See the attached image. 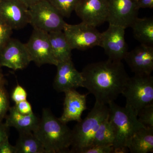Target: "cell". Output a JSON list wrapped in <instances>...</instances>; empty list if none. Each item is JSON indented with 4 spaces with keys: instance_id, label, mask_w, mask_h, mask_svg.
Listing matches in <instances>:
<instances>
[{
    "instance_id": "obj_1",
    "label": "cell",
    "mask_w": 153,
    "mask_h": 153,
    "mask_svg": "<svg viewBox=\"0 0 153 153\" xmlns=\"http://www.w3.org/2000/svg\"><path fill=\"white\" fill-rule=\"evenodd\" d=\"M81 72L83 87L94 96L96 101L105 105L122 93L130 77L121 61L109 59L89 63Z\"/></svg>"
},
{
    "instance_id": "obj_2",
    "label": "cell",
    "mask_w": 153,
    "mask_h": 153,
    "mask_svg": "<svg viewBox=\"0 0 153 153\" xmlns=\"http://www.w3.org/2000/svg\"><path fill=\"white\" fill-rule=\"evenodd\" d=\"M66 124L55 117L49 109H43L42 116L33 133L47 153H69L72 131Z\"/></svg>"
},
{
    "instance_id": "obj_3",
    "label": "cell",
    "mask_w": 153,
    "mask_h": 153,
    "mask_svg": "<svg viewBox=\"0 0 153 153\" xmlns=\"http://www.w3.org/2000/svg\"><path fill=\"white\" fill-rule=\"evenodd\" d=\"M109 120L115 130L116 137L113 145L114 153L129 152V143L132 137L139 130L144 127L138 120L137 116L128 107H121L114 101L108 103Z\"/></svg>"
},
{
    "instance_id": "obj_4",
    "label": "cell",
    "mask_w": 153,
    "mask_h": 153,
    "mask_svg": "<svg viewBox=\"0 0 153 153\" xmlns=\"http://www.w3.org/2000/svg\"><path fill=\"white\" fill-rule=\"evenodd\" d=\"M107 105L96 101L92 109L84 119L78 122L72 131V142L69 153H80L90 146L102 123L109 116Z\"/></svg>"
},
{
    "instance_id": "obj_5",
    "label": "cell",
    "mask_w": 153,
    "mask_h": 153,
    "mask_svg": "<svg viewBox=\"0 0 153 153\" xmlns=\"http://www.w3.org/2000/svg\"><path fill=\"white\" fill-rule=\"evenodd\" d=\"M122 94L126 98V106L137 116L140 110L153 103V76L135 74L129 77Z\"/></svg>"
},
{
    "instance_id": "obj_6",
    "label": "cell",
    "mask_w": 153,
    "mask_h": 153,
    "mask_svg": "<svg viewBox=\"0 0 153 153\" xmlns=\"http://www.w3.org/2000/svg\"><path fill=\"white\" fill-rule=\"evenodd\" d=\"M28 9L29 24L33 29L47 33L63 31L66 23L48 0H40Z\"/></svg>"
},
{
    "instance_id": "obj_7",
    "label": "cell",
    "mask_w": 153,
    "mask_h": 153,
    "mask_svg": "<svg viewBox=\"0 0 153 153\" xmlns=\"http://www.w3.org/2000/svg\"><path fill=\"white\" fill-rule=\"evenodd\" d=\"M63 31L72 49L83 51L100 46L102 33L93 26L82 22L77 25L66 23Z\"/></svg>"
},
{
    "instance_id": "obj_8",
    "label": "cell",
    "mask_w": 153,
    "mask_h": 153,
    "mask_svg": "<svg viewBox=\"0 0 153 153\" xmlns=\"http://www.w3.org/2000/svg\"><path fill=\"white\" fill-rule=\"evenodd\" d=\"M25 44L31 61L38 66L44 64L57 66V62L53 55L48 33L33 29L30 39Z\"/></svg>"
},
{
    "instance_id": "obj_9",
    "label": "cell",
    "mask_w": 153,
    "mask_h": 153,
    "mask_svg": "<svg viewBox=\"0 0 153 153\" xmlns=\"http://www.w3.org/2000/svg\"><path fill=\"white\" fill-rule=\"evenodd\" d=\"M125 29L121 26L109 25L107 30L102 33L100 47L104 49L109 60L121 61L128 52L125 38Z\"/></svg>"
},
{
    "instance_id": "obj_10",
    "label": "cell",
    "mask_w": 153,
    "mask_h": 153,
    "mask_svg": "<svg viewBox=\"0 0 153 153\" xmlns=\"http://www.w3.org/2000/svg\"><path fill=\"white\" fill-rule=\"evenodd\" d=\"M31 62L26 44L11 38L0 50V67H7L13 70H22Z\"/></svg>"
},
{
    "instance_id": "obj_11",
    "label": "cell",
    "mask_w": 153,
    "mask_h": 153,
    "mask_svg": "<svg viewBox=\"0 0 153 153\" xmlns=\"http://www.w3.org/2000/svg\"><path fill=\"white\" fill-rule=\"evenodd\" d=\"M82 22L97 27L107 22V0H79L74 10Z\"/></svg>"
},
{
    "instance_id": "obj_12",
    "label": "cell",
    "mask_w": 153,
    "mask_h": 153,
    "mask_svg": "<svg viewBox=\"0 0 153 153\" xmlns=\"http://www.w3.org/2000/svg\"><path fill=\"white\" fill-rule=\"evenodd\" d=\"M109 25H117L125 29L131 27L137 18L138 10L134 0H107Z\"/></svg>"
},
{
    "instance_id": "obj_13",
    "label": "cell",
    "mask_w": 153,
    "mask_h": 153,
    "mask_svg": "<svg viewBox=\"0 0 153 153\" xmlns=\"http://www.w3.org/2000/svg\"><path fill=\"white\" fill-rule=\"evenodd\" d=\"M53 86L58 92L83 87V76L76 70L71 59L58 63Z\"/></svg>"
},
{
    "instance_id": "obj_14",
    "label": "cell",
    "mask_w": 153,
    "mask_h": 153,
    "mask_svg": "<svg viewBox=\"0 0 153 153\" xmlns=\"http://www.w3.org/2000/svg\"><path fill=\"white\" fill-rule=\"evenodd\" d=\"M0 18L13 30L29 24V9L19 0H0Z\"/></svg>"
},
{
    "instance_id": "obj_15",
    "label": "cell",
    "mask_w": 153,
    "mask_h": 153,
    "mask_svg": "<svg viewBox=\"0 0 153 153\" xmlns=\"http://www.w3.org/2000/svg\"><path fill=\"white\" fill-rule=\"evenodd\" d=\"M124 60L135 74L151 75L153 70V46L141 44L128 52Z\"/></svg>"
},
{
    "instance_id": "obj_16",
    "label": "cell",
    "mask_w": 153,
    "mask_h": 153,
    "mask_svg": "<svg viewBox=\"0 0 153 153\" xmlns=\"http://www.w3.org/2000/svg\"><path fill=\"white\" fill-rule=\"evenodd\" d=\"M64 93L63 112L59 119L66 123L72 121H80L82 112L87 109V94H81L75 89L66 91Z\"/></svg>"
},
{
    "instance_id": "obj_17",
    "label": "cell",
    "mask_w": 153,
    "mask_h": 153,
    "mask_svg": "<svg viewBox=\"0 0 153 153\" xmlns=\"http://www.w3.org/2000/svg\"><path fill=\"white\" fill-rule=\"evenodd\" d=\"M9 114L6 116L5 123L9 128L16 129L19 133L33 132L35 131L40 119L34 113L31 114H22L17 111L15 106L10 107Z\"/></svg>"
},
{
    "instance_id": "obj_18",
    "label": "cell",
    "mask_w": 153,
    "mask_h": 153,
    "mask_svg": "<svg viewBox=\"0 0 153 153\" xmlns=\"http://www.w3.org/2000/svg\"><path fill=\"white\" fill-rule=\"evenodd\" d=\"M53 55L58 63L71 59V49L63 31L48 33Z\"/></svg>"
},
{
    "instance_id": "obj_19",
    "label": "cell",
    "mask_w": 153,
    "mask_h": 153,
    "mask_svg": "<svg viewBox=\"0 0 153 153\" xmlns=\"http://www.w3.org/2000/svg\"><path fill=\"white\" fill-rule=\"evenodd\" d=\"M131 153H148L153 152V128L144 127L132 137L129 143Z\"/></svg>"
},
{
    "instance_id": "obj_20",
    "label": "cell",
    "mask_w": 153,
    "mask_h": 153,
    "mask_svg": "<svg viewBox=\"0 0 153 153\" xmlns=\"http://www.w3.org/2000/svg\"><path fill=\"white\" fill-rule=\"evenodd\" d=\"M135 39L141 44L153 46L152 18H137L132 24Z\"/></svg>"
},
{
    "instance_id": "obj_21",
    "label": "cell",
    "mask_w": 153,
    "mask_h": 153,
    "mask_svg": "<svg viewBox=\"0 0 153 153\" xmlns=\"http://www.w3.org/2000/svg\"><path fill=\"white\" fill-rule=\"evenodd\" d=\"M16 153H47L41 142L32 132L19 133Z\"/></svg>"
},
{
    "instance_id": "obj_22",
    "label": "cell",
    "mask_w": 153,
    "mask_h": 153,
    "mask_svg": "<svg viewBox=\"0 0 153 153\" xmlns=\"http://www.w3.org/2000/svg\"><path fill=\"white\" fill-rule=\"evenodd\" d=\"M115 137V130L108 116L100 124L91 146L101 145L113 146Z\"/></svg>"
},
{
    "instance_id": "obj_23",
    "label": "cell",
    "mask_w": 153,
    "mask_h": 153,
    "mask_svg": "<svg viewBox=\"0 0 153 153\" xmlns=\"http://www.w3.org/2000/svg\"><path fill=\"white\" fill-rule=\"evenodd\" d=\"M79 0H48L63 17L69 18Z\"/></svg>"
},
{
    "instance_id": "obj_24",
    "label": "cell",
    "mask_w": 153,
    "mask_h": 153,
    "mask_svg": "<svg viewBox=\"0 0 153 153\" xmlns=\"http://www.w3.org/2000/svg\"><path fill=\"white\" fill-rule=\"evenodd\" d=\"M137 118L145 126L153 128V103L148 105L140 110Z\"/></svg>"
},
{
    "instance_id": "obj_25",
    "label": "cell",
    "mask_w": 153,
    "mask_h": 153,
    "mask_svg": "<svg viewBox=\"0 0 153 153\" xmlns=\"http://www.w3.org/2000/svg\"><path fill=\"white\" fill-rule=\"evenodd\" d=\"M10 107L9 95L5 84H0V122L5 118Z\"/></svg>"
},
{
    "instance_id": "obj_26",
    "label": "cell",
    "mask_w": 153,
    "mask_h": 153,
    "mask_svg": "<svg viewBox=\"0 0 153 153\" xmlns=\"http://www.w3.org/2000/svg\"><path fill=\"white\" fill-rule=\"evenodd\" d=\"M13 31V29L0 18V50L11 39Z\"/></svg>"
},
{
    "instance_id": "obj_27",
    "label": "cell",
    "mask_w": 153,
    "mask_h": 153,
    "mask_svg": "<svg viewBox=\"0 0 153 153\" xmlns=\"http://www.w3.org/2000/svg\"><path fill=\"white\" fill-rule=\"evenodd\" d=\"M27 93L24 88L19 84L15 87L11 94L12 100L16 103L27 100Z\"/></svg>"
},
{
    "instance_id": "obj_28",
    "label": "cell",
    "mask_w": 153,
    "mask_h": 153,
    "mask_svg": "<svg viewBox=\"0 0 153 153\" xmlns=\"http://www.w3.org/2000/svg\"><path fill=\"white\" fill-rule=\"evenodd\" d=\"M114 151L112 146L95 145L85 148L80 153H114Z\"/></svg>"
},
{
    "instance_id": "obj_29",
    "label": "cell",
    "mask_w": 153,
    "mask_h": 153,
    "mask_svg": "<svg viewBox=\"0 0 153 153\" xmlns=\"http://www.w3.org/2000/svg\"><path fill=\"white\" fill-rule=\"evenodd\" d=\"M14 106L17 111L22 114L28 115L33 113L32 105L27 100L16 103Z\"/></svg>"
},
{
    "instance_id": "obj_30",
    "label": "cell",
    "mask_w": 153,
    "mask_h": 153,
    "mask_svg": "<svg viewBox=\"0 0 153 153\" xmlns=\"http://www.w3.org/2000/svg\"><path fill=\"white\" fill-rule=\"evenodd\" d=\"M0 153H16V147L10 143L9 138L0 143Z\"/></svg>"
},
{
    "instance_id": "obj_31",
    "label": "cell",
    "mask_w": 153,
    "mask_h": 153,
    "mask_svg": "<svg viewBox=\"0 0 153 153\" xmlns=\"http://www.w3.org/2000/svg\"><path fill=\"white\" fill-rule=\"evenodd\" d=\"M9 128L5 122H0V143L4 140L8 138Z\"/></svg>"
},
{
    "instance_id": "obj_32",
    "label": "cell",
    "mask_w": 153,
    "mask_h": 153,
    "mask_svg": "<svg viewBox=\"0 0 153 153\" xmlns=\"http://www.w3.org/2000/svg\"><path fill=\"white\" fill-rule=\"evenodd\" d=\"M136 4L138 10L140 9H152L153 8V0H138Z\"/></svg>"
},
{
    "instance_id": "obj_33",
    "label": "cell",
    "mask_w": 153,
    "mask_h": 153,
    "mask_svg": "<svg viewBox=\"0 0 153 153\" xmlns=\"http://www.w3.org/2000/svg\"><path fill=\"white\" fill-rule=\"evenodd\" d=\"M29 8L31 6L38 2L40 0H19Z\"/></svg>"
},
{
    "instance_id": "obj_34",
    "label": "cell",
    "mask_w": 153,
    "mask_h": 153,
    "mask_svg": "<svg viewBox=\"0 0 153 153\" xmlns=\"http://www.w3.org/2000/svg\"><path fill=\"white\" fill-rule=\"evenodd\" d=\"M6 80L2 71L0 67V84H5Z\"/></svg>"
},
{
    "instance_id": "obj_35",
    "label": "cell",
    "mask_w": 153,
    "mask_h": 153,
    "mask_svg": "<svg viewBox=\"0 0 153 153\" xmlns=\"http://www.w3.org/2000/svg\"><path fill=\"white\" fill-rule=\"evenodd\" d=\"M135 1H138V0H134Z\"/></svg>"
}]
</instances>
